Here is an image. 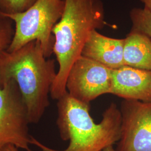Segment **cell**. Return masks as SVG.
<instances>
[{"instance_id":"7","label":"cell","mask_w":151,"mask_h":151,"mask_svg":"<svg viewBox=\"0 0 151 151\" xmlns=\"http://www.w3.org/2000/svg\"><path fill=\"white\" fill-rule=\"evenodd\" d=\"M120 137L117 151H151V101L121 103Z\"/></svg>"},{"instance_id":"5","label":"cell","mask_w":151,"mask_h":151,"mask_svg":"<svg viewBox=\"0 0 151 151\" xmlns=\"http://www.w3.org/2000/svg\"><path fill=\"white\" fill-rule=\"evenodd\" d=\"M28 112L16 82L10 80L0 86V150L12 145L32 151L29 133Z\"/></svg>"},{"instance_id":"3","label":"cell","mask_w":151,"mask_h":151,"mask_svg":"<svg viewBox=\"0 0 151 151\" xmlns=\"http://www.w3.org/2000/svg\"><path fill=\"white\" fill-rule=\"evenodd\" d=\"M105 25L104 6L101 0H65L63 14L52 31L53 53L59 65L50 91L53 99L58 100L67 92L68 73L81 57L90 34Z\"/></svg>"},{"instance_id":"14","label":"cell","mask_w":151,"mask_h":151,"mask_svg":"<svg viewBox=\"0 0 151 151\" xmlns=\"http://www.w3.org/2000/svg\"><path fill=\"white\" fill-rule=\"evenodd\" d=\"M0 151H18V148L12 145H8L1 148Z\"/></svg>"},{"instance_id":"11","label":"cell","mask_w":151,"mask_h":151,"mask_svg":"<svg viewBox=\"0 0 151 151\" xmlns=\"http://www.w3.org/2000/svg\"><path fill=\"white\" fill-rule=\"evenodd\" d=\"M131 30L142 32L151 40V12L145 9L134 8L130 12Z\"/></svg>"},{"instance_id":"12","label":"cell","mask_w":151,"mask_h":151,"mask_svg":"<svg viewBox=\"0 0 151 151\" xmlns=\"http://www.w3.org/2000/svg\"><path fill=\"white\" fill-rule=\"evenodd\" d=\"M15 33L14 22L0 13V56L9 48Z\"/></svg>"},{"instance_id":"15","label":"cell","mask_w":151,"mask_h":151,"mask_svg":"<svg viewBox=\"0 0 151 151\" xmlns=\"http://www.w3.org/2000/svg\"><path fill=\"white\" fill-rule=\"evenodd\" d=\"M144 5V9L151 12V0H140Z\"/></svg>"},{"instance_id":"10","label":"cell","mask_w":151,"mask_h":151,"mask_svg":"<svg viewBox=\"0 0 151 151\" xmlns=\"http://www.w3.org/2000/svg\"><path fill=\"white\" fill-rule=\"evenodd\" d=\"M124 39V65L151 71V39L145 34L133 30Z\"/></svg>"},{"instance_id":"16","label":"cell","mask_w":151,"mask_h":151,"mask_svg":"<svg viewBox=\"0 0 151 151\" xmlns=\"http://www.w3.org/2000/svg\"><path fill=\"white\" fill-rule=\"evenodd\" d=\"M102 151H117L113 148V146H109L104 149Z\"/></svg>"},{"instance_id":"6","label":"cell","mask_w":151,"mask_h":151,"mask_svg":"<svg viewBox=\"0 0 151 151\" xmlns=\"http://www.w3.org/2000/svg\"><path fill=\"white\" fill-rule=\"evenodd\" d=\"M113 70L81 55L70 68L66 90L76 100L90 104L99 96L111 93Z\"/></svg>"},{"instance_id":"4","label":"cell","mask_w":151,"mask_h":151,"mask_svg":"<svg viewBox=\"0 0 151 151\" xmlns=\"http://www.w3.org/2000/svg\"><path fill=\"white\" fill-rule=\"evenodd\" d=\"M65 0H37L26 11L4 15L15 25L14 36L8 52H14L32 41L39 42L44 53L49 58L53 53V29L65 9Z\"/></svg>"},{"instance_id":"9","label":"cell","mask_w":151,"mask_h":151,"mask_svg":"<svg viewBox=\"0 0 151 151\" xmlns=\"http://www.w3.org/2000/svg\"><path fill=\"white\" fill-rule=\"evenodd\" d=\"M125 39L109 38L93 30L84 45L81 55L111 70L124 66Z\"/></svg>"},{"instance_id":"2","label":"cell","mask_w":151,"mask_h":151,"mask_svg":"<svg viewBox=\"0 0 151 151\" xmlns=\"http://www.w3.org/2000/svg\"><path fill=\"white\" fill-rule=\"evenodd\" d=\"M57 124L63 140H69L64 150L45 146L32 137V145L39 151H102L118 142L122 116L120 109L111 103L104 112L103 119L96 124L90 114V104L78 101L67 92L58 100Z\"/></svg>"},{"instance_id":"13","label":"cell","mask_w":151,"mask_h":151,"mask_svg":"<svg viewBox=\"0 0 151 151\" xmlns=\"http://www.w3.org/2000/svg\"><path fill=\"white\" fill-rule=\"evenodd\" d=\"M37 0H0V13L11 15L26 11Z\"/></svg>"},{"instance_id":"1","label":"cell","mask_w":151,"mask_h":151,"mask_svg":"<svg viewBox=\"0 0 151 151\" xmlns=\"http://www.w3.org/2000/svg\"><path fill=\"white\" fill-rule=\"evenodd\" d=\"M57 72L55 60L47 58L41 45L32 41L0 56V86L15 81L27 108L30 124H37L49 105V96Z\"/></svg>"},{"instance_id":"8","label":"cell","mask_w":151,"mask_h":151,"mask_svg":"<svg viewBox=\"0 0 151 151\" xmlns=\"http://www.w3.org/2000/svg\"><path fill=\"white\" fill-rule=\"evenodd\" d=\"M110 93L125 100L151 101V71L126 65L113 70Z\"/></svg>"}]
</instances>
